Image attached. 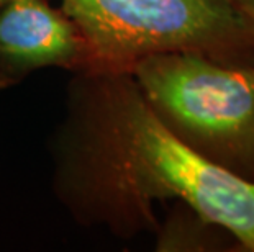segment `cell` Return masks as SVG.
<instances>
[{"mask_svg":"<svg viewBox=\"0 0 254 252\" xmlns=\"http://www.w3.org/2000/svg\"><path fill=\"white\" fill-rule=\"evenodd\" d=\"M61 165L77 214L117 231L156 228V200H181L254 252V182L212 162L159 120L129 72L82 74Z\"/></svg>","mask_w":254,"mask_h":252,"instance_id":"1","label":"cell"},{"mask_svg":"<svg viewBox=\"0 0 254 252\" xmlns=\"http://www.w3.org/2000/svg\"><path fill=\"white\" fill-rule=\"evenodd\" d=\"M129 74L177 138L254 182V62L176 51L139 59Z\"/></svg>","mask_w":254,"mask_h":252,"instance_id":"2","label":"cell"},{"mask_svg":"<svg viewBox=\"0 0 254 252\" xmlns=\"http://www.w3.org/2000/svg\"><path fill=\"white\" fill-rule=\"evenodd\" d=\"M89 46L87 74L129 72L151 54L195 51L254 62V28L235 0H61Z\"/></svg>","mask_w":254,"mask_h":252,"instance_id":"3","label":"cell"},{"mask_svg":"<svg viewBox=\"0 0 254 252\" xmlns=\"http://www.w3.org/2000/svg\"><path fill=\"white\" fill-rule=\"evenodd\" d=\"M7 2H8V0H0V7H2L3 3H7Z\"/></svg>","mask_w":254,"mask_h":252,"instance_id":"6","label":"cell"},{"mask_svg":"<svg viewBox=\"0 0 254 252\" xmlns=\"http://www.w3.org/2000/svg\"><path fill=\"white\" fill-rule=\"evenodd\" d=\"M235 2L241 8V12L246 15V18L250 20V23L254 28V0H235Z\"/></svg>","mask_w":254,"mask_h":252,"instance_id":"5","label":"cell"},{"mask_svg":"<svg viewBox=\"0 0 254 252\" xmlns=\"http://www.w3.org/2000/svg\"><path fill=\"white\" fill-rule=\"evenodd\" d=\"M89 46L75 23L46 0H8L0 7V90L45 67L87 74Z\"/></svg>","mask_w":254,"mask_h":252,"instance_id":"4","label":"cell"}]
</instances>
